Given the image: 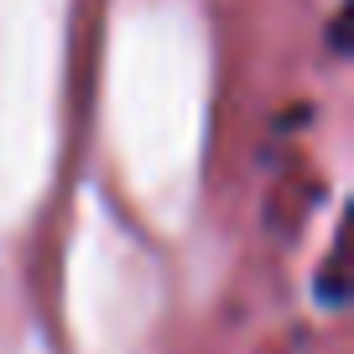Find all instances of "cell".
Instances as JSON below:
<instances>
[{
	"label": "cell",
	"instance_id": "cell-1",
	"mask_svg": "<svg viewBox=\"0 0 354 354\" xmlns=\"http://www.w3.org/2000/svg\"><path fill=\"white\" fill-rule=\"evenodd\" d=\"M318 297L328 302V308H344V250L339 245L328 250V266L318 271Z\"/></svg>",
	"mask_w": 354,
	"mask_h": 354
}]
</instances>
